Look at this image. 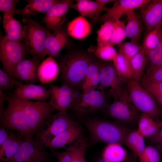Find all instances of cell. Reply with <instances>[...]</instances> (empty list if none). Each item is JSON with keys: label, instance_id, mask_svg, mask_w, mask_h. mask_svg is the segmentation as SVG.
Masks as SVG:
<instances>
[{"label": "cell", "instance_id": "obj_1", "mask_svg": "<svg viewBox=\"0 0 162 162\" xmlns=\"http://www.w3.org/2000/svg\"><path fill=\"white\" fill-rule=\"evenodd\" d=\"M57 57L62 83L78 91L81 89L88 67L98 59L92 53L78 51L68 52Z\"/></svg>", "mask_w": 162, "mask_h": 162}, {"label": "cell", "instance_id": "obj_2", "mask_svg": "<svg viewBox=\"0 0 162 162\" xmlns=\"http://www.w3.org/2000/svg\"><path fill=\"white\" fill-rule=\"evenodd\" d=\"M84 124L93 142L107 144H124L126 135L130 130L117 122L98 118L88 120Z\"/></svg>", "mask_w": 162, "mask_h": 162}, {"label": "cell", "instance_id": "obj_3", "mask_svg": "<svg viewBox=\"0 0 162 162\" xmlns=\"http://www.w3.org/2000/svg\"><path fill=\"white\" fill-rule=\"evenodd\" d=\"M22 22L26 27V33L21 42L25 50L32 56L44 60L46 42L50 32L30 17L23 18Z\"/></svg>", "mask_w": 162, "mask_h": 162}, {"label": "cell", "instance_id": "obj_4", "mask_svg": "<svg viewBox=\"0 0 162 162\" xmlns=\"http://www.w3.org/2000/svg\"><path fill=\"white\" fill-rule=\"evenodd\" d=\"M7 105L0 118L1 126L22 134L24 138H32L27 124L22 99L12 93L8 96Z\"/></svg>", "mask_w": 162, "mask_h": 162}, {"label": "cell", "instance_id": "obj_5", "mask_svg": "<svg viewBox=\"0 0 162 162\" xmlns=\"http://www.w3.org/2000/svg\"><path fill=\"white\" fill-rule=\"evenodd\" d=\"M127 91L130 101L137 110L153 119L158 117L159 111L154 98L139 82L132 80L128 81Z\"/></svg>", "mask_w": 162, "mask_h": 162}, {"label": "cell", "instance_id": "obj_6", "mask_svg": "<svg viewBox=\"0 0 162 162\" xmlns=\"http://www.w3.org/2000/svg\"><path fill=\"white\" fill-rule=\"evenodd\" d=\"M106 109L110 117L126 127L138 123L141 115L130 101L127 89L124 88Z\"/></svg>", "mask_w": 162, "mask_h": 162}, {"label": "cell", "instance_id": "obj_7", "mask_svg": "<svg viewBox=\"0 0 162 162\" xmlns=\"http://www.w3.org/2000/svg\"><path fill=\"white\" fill-rule=\"evenodd\" d=\"M104 91L95 90L80 94L69 109L78 117H81L100 110L106 109L109 104Z\"/></svg>", "mask_w": 162, "mask_h": 162}, {"label": "cell", "instance_id": "obj_8", "mask_svg": "<svg viewBox=\"0 0 162 162\" xmlns=\"http://www.w3.org/2000/svg\"><path fill=\"white\" fill-rule=\"evenodd\" d=\"M78 123L67 112L52 114L37 132V139L45 146L56 136Z\"/></svg>", "mask_w": 162, "mask_h": 162}, {"label": "cell", "instance_id": "obj_9", "mask_svg": "<svg viewBox=\"0 0 162 162\" xmlns=\"http://www.w3.org/2000/svg\"><path fill=\"white\" fill-rule=\"evenodd\" d=\"M23 108L27 125L33 135L55 110L49 101L39 102L24 99Z\"/></svg>", "mask_w": 162, "mask_h": 162}, {"label": "cell", "instance_id": "obj_10", "mask_svg": "<svg viewBox=\"0 0 162 162\" xmlns=\"http://www.w3.org/2000/svg\"><path fill=\"white\" fill-rule=\"evenodd\" d=\"M27 53L21 42L10 40L1 33L0 60L3 69L10 76L14 77L15 68Z\"/></svg>", "mask_w": 162, "mask_h": 162}, {"label": "cell", "instance_id": "obj_11", "mask_svg": "<svg viewBox=\"0 0 162 162\" xmlns=\"http://www.w3.org/2000/svg\"><path fill=\"white\" fill-rule=\"evenodd\" d=\"M44 145L32 138H24L16 154L7 162H47L49 156Z\"/></svg>", "mask_w": 162, "mask_h": 162}, {"label": "cell", "instance_id": "obj_12", "mask_svg": "<svg viewBox=\"0 0 162 162\" xmlns=\"http://www.w3.org/2000/svg\"><path fill=\"white\" fill-rule=\"evenodd\" d=\"M48 89L49 101L55 110L58 111L67 112L80 94L78 90L65 83L61 86L50 84Z\"/></svg>", "mask_w": 162, "mask_h": 162}, {"label": "cell", "instance_id": "obj_13", "mask_svg": "<svg viewBox=\"0 0 162 162\" xmlns=\"http://www.w3.org/2000/svg\"><path fill=\"white\" fill-rule=\"evenodd\" d=\"M100 80L97 89L105 91L108 88L107 94L114 99L117 98L123 88L119 80L112 61H102L100 69Z\"/></svg>", "mask_w": 162, "mask_h": 162}, {"label": "cell", "instance_id": "obj_14", "mask_svg": "<svg viewBox=\"0 0 162 162\" xmlns=\"http://www.w3.org/2000/svg\"><path fill=\"white\" fill-rule=\"evenodd\" d=\"M150 0H116L112 6L104 14L99 16L96 21L104 22L107 21L115 22L129 12L140 8Z\"/></svg>", "mask_w": 162, "mask_h": 162}, {"label": "cell", "instance_id": "obj_15", "mask_svg": "<svg viewBox=\"0 0 162 162\" xmlns=\"http://www.w3.org/2000/svg\"><path fill=\"white\" fill-rule=\"evenodd\" d=\"M72 0H59L49 9L42 21L50 32L55 31L63 25L65 15L73 3Z\"/></svg>", "mask_w": 162, "mask_h": 162}, {"label": "cell", "instance_id": "obj_16", "mask_svg": "<svg viewBox=\"0 0 162 162\" xmlns=\"http://www.w3.org/2000/svg\"><path fill=\"white\" fill-rule=\"evenodd\" d=\"M40 60L34 56L31 59H23L15 68L14 77L25 84H34L39 82L38 71L40 64Z\"/></svg>", "mask_w": 162, "mask_h": 162}, {"label": "cell", "instance_id": "obj_17", "mask_svg": "<svg viewBox=\"0 0 162 162\" xmlns=\"http://www.w3.org/2000/svg\"><path fill=\"white\" fill-rule=\"evenodd\" d=\"M140 12L147 34L162 22V0H150Z\"/></svg>", "mask_w": 162, "mask_h": 162}, {"label": "cell", "instance_id": "obj_18", "mask_svg": "<svg viewBox=\"0 0 162 162\" xmlns=\"http://www.w3.org/2000/svg\"><path fill=\"white\" fill-rule=\"evenodd\" d=\"M69 42L68 35L63 25L52 33L50 32L46 44V55L52 57L59 56L62 50L67 47Z\"/></svg>", "mask_w": 162, "mask_h": 162}, {"label": "cell", "instance_id": "obj_19", "mask_svg": "<svg viewBox=\"0 0 162 162\" xmlns=\"http://www.w3.org/2000/svg\"><path fill=\"white\" fill-rule=\"evenodd\" d=\"M14 93L22 98L39 102L46 101L50 98L49 91L45 87L34 84L23 83L20 81Z\"/></svg>", "mask_w": 162, "mask_h": 162}, {"label": "cell", "instance_id": "obj_20", "mask_svg": "<svg viewBox=\"0 0 162 162\" xmlns=\"http://www.w3.org/2000/svg\"><path fill=\"white\" fill-rule=\"evenodd\" d=\"M3 26L5 37L13 41L21 42L26 33V28L20 21L16 19L14 15L4 13Z\"/></svg>", "mask_w": 162, "mask_h": 162}, {"label": "cell", "instance_id": "obj_21", "mask_svg": "<svg viewBox=\"0 0 162 162\" xmlns=\"http://www.w3.org/2000/svg\"><path fill=\"white\" fill-rule=\"evenodd\" d=\"M24 135L21 133L9 132L4 143L0 146V161H8L17 152L24 139Z\"/></svg>", "mask_w": 162, "mask_h": 162}, {"label": "cell", "instance_id": "obj_22", "mask_svg": "<svg viewBox=\"0 0 162 162\" xmlns=\"http://www.w3.org/2000/svg\"><path fill=\"white\" fill-rule=\"evenodd\" d=\"M82 132L80 126L77 123L56 136L44 146L52 150L64 148L66 144L76 140Z\"/></svg>", "mask_w": 162, "mask_h": 162}, {"label": "cell", "instance_id": "obj_23", "mask_svg": "<svg viewBox=\"0 0 162 162\" xmlns=\"http://www.w3.org/2000/svg\"><path fill=\"white\" fill-rule=\"evenodd\" d=\"M59 73L60 69L57 62L50 56L44 60L40 64L38 71L39 82L43 84L55 80Z\"/></svg>", "mask_w": 162, "mask_h": 162}, {"label": "cell", "instance_id": "obj_24", "mask_svg": "<svg viewBox=\"0 0 162 162\" xmlns=\"http://www.w3.org/2000/svg\"><path fill=\"white\" fill-rule=\"evenodd\" d=\"M102 61L98 59L92 63L88 67L81 88L82 93L98 89L100 83Z\"/></svg>", "mask_w": 162, "mask_h": 162}, {"label": "cell", "instance_id": "obj_25", "mask_svg": "<svg viewBox=\"0 0 162 162\" xmlns=\"http://www.w3.org/2000/svg\"><path fill=\"white\" fill-rule=\"evenodd\" d=\"M59 0H27L26 6L20 10L19 15L30 17L40 13L46 14Z\"/></svg>", "mask_w": 162, "mask_h": 162}, {"label": "cell", "instance_id": "obj_26", "mask_svg": "<svg viewBox=\"0 0 162 162\" xmlns=\"http://www.w3.org/2000/svg\"><path fill=\"white\" fill-rule=\"evenodd\" d=\"M66 30L68 35L78 39L87 37L92 32L91 27L89 22L81 15L70 22Z\"/></svg>", "mask_w": 162, "mask_h": 162}, {"label": "cell", "instance_id": "obj_27", "mask_svg": "<svg viewBox=\"0 0 162 162\" xmlns=\"http://www.w3.org/2000/svg\"><path fill=\"white\" fill-rule=\"evenodd\" d=\"M71 8L76 10L81 16L92 18L95 21L101 11H105L95 1L90 0H76V3L71 5Z\"/></svg>", "mask_w": 162, "mask_h": 162}, {"label": "cell", "instance_id": "obj_28", "mask_svg": "<svg viewBox=\"0 0 162 162\" xmlns=\"http://www.w3.org/2000/svg\"><path fill=\"white\" fill-rule=\"evenodd\" d=\"M162 127V124L154 121L146 115L141 114L137 130L144 138H151L155 135Z\"/></svg>", "mask_w": 162, "mask_h": 162}, {"label": "cell", "instance_id": "obj_29", "mask_svg": "<svg viewBox=\"0 0 162 162\" xmlns=\"http://www.w3.org/2000/svg\"><path fill=\"white\" fill-rule=\"evenodd\" d=\"M127 22L125 25L126 37L130 40L137 42L142 30V26L139 16L135 10L126 14Z\"/></svg>", "mask_w": 162, "mask_h": 162}, {"label": "cell", "instance_id": "obj_30", "mask_svg": "<svg viewBox=\"0 0 162 162\" xmlns=\"http://www.w3.org/2000/svg\"><path fill=\"white\" fill-rule=\"evenodd\" d=\"M147 61L145 53L142 48L130 62L131 80L139 83L142 78L143 71Z\"/></svg>", "mask_w": 162, "mask_h": 162}, {"label": "cell", "instance_id": "obj_31", "mask_svg": "<svg viewBox=\"0 0 162 162\" xmlns=\"http://www.w3.org/2000/svg\"><path fill=\"white\" fill-rule=\"evenodd\" d=\"M112 62L118 79L122 83L131 80L130 62L121 52H118Z\"/></svg>", "mask_w": 162, "mask_h": 162}, {"label": "cell", "instance_id": "obj_32", "mask_svg": "<svg viewBox=\"0 0 162 162\" xmlns=\"http://www.w3.org/2000/svg\"><path fill=\"white\" fill-rule=\"evenodd\" d=\"M124 144L139 157L143 152L145 146L144 137L136 130H130L126 135Z\"/></svg>", "mask_w": 162, "mask_h": 162}, {"label": "cell", "instance_id": "obj_33", "mask_svg": "<svg viewBox=\"0 0 162 162\" xmlns=\"http://www.w3.org/2000/svg\"><path fill=\"white\" fill-rule=\"evenodd\" d=\"M127 155L126 151L122 144L115 143L107 144L102 157L111 162H123Z\"/></svg>", "mask_w": 162, "mask_h": 162}, {"label": "cell", "instance_id": "obj_34", "mask_svg": "<svg viewBox=\"0 0 162 162\" xmlns=\"http://www.w3.org/2000/svg\"><path fill=\"white\" fill-rule=\"evenodd\" d=\"M162 22L160 23L146 34L142 46L145 53L154 49L160 41L162 37Z\"/></svg>", "mask_w": 162, "mask_h": 162}, {"label": "cell", "instance_id": "obj_35", "mask_svg": "<svg viewBox=\"0 0 162 162\" xmlns=\"http://www.w3.org/2000/svg\"><path fill=\"white\" fill-rule=\"evenodd\" d=\"M92 49L90 52L98 59L103 61H113L118 53L113 46L109 44L97 46Z\"/></svg>", "mask_w": 162, "mask_h": 162}, {"label": "cell", "instance_id": "obj_36", "mask_svg": "<svg viewBox=\"0 0 162 162\" xmlns=\"http://www.w3.org/2000/svg\"><path fill=\"white\" fill-rule=\"evenodd\" d=\"M114 22L106 21L100 26L97 32V46L109 44L113 28Z\"/></svg>", "mask_w": 162, "mask_h": 162}, {"label": "cell", "instance_id": "obj_37", "mask_svg": "<svg viewBox=\"0 0 162 162\" xmlns=\"http://www.w3.org/2000/svg\"><path fill=\"white\" fill-rule=\"evenodd\" d=\"M125 25L120 20L114 22L111 37L109 44L113 46L118 45L126 38Z\"/></svg>", "mask_w": 162, "mask_h": 162}, {"label": "cell", "instance_id": "obj_38", "mask_svg": "<svg viewBox=\"0 0 162 162\" xmlns=\"http://www.w3.org/2000/svg\"><path fill=\"white\" fill-rule=\"evenodd\" d=\"M119 51L121 52L130 62L131 59L142 49V46L137 42L130 40L122 42L118 45Z\"/></svg>", "mask_w": 162, "mask_h": 162}, {"label": "cell", "instance_id": "obj_39", "mask_svg": "<svg viewBox=\"0 0 162 162\" xmlns=\"http://www.w3.org/2000/svg\"><path fill=\"white\" fill-rule=\"evenodd\" d=\"M149 68H154L162 66V37L155 48L145 53Z\"/></svg>", "mask_w": 162, "mask_h": 162}, {"label": "cell", "instance_id": "obj_40", "mask_svg": "<svg viewBox=\"0 0 162 162\" xmlns=\"http://www.w3.org/2000/svg\"><path fill=\"white\" fill-rule=\"evenodd\" d=\"M76 140L77 146L76 153L74 157L67 162H87L85 154L88 146V142L82 132Z\"/></svg>", "mask_w": 162, "mask_h": 162}, {"label": "cell", "instance_id": "obj_41", "mask_svg": "<svg viewBox=\"0 0 162 162\" xmlns=\"http://www.w3.org/2000/svg\"><path fill=\"white\" fill-rule=\"evenodd\" d=\"M19 81L10 76L4 69L0 68V90L3 92L15 88Z\"/></svg>", "mask_w": 162, "mask_h": 162}, {"label": "cell", "instance_id": "obj_42", "mask_svg": "<svg viewBox=\"0 0 162 162\" xmlns=\"http://www.w3.org/2000/svg\"><path fill=\"white\" fill-rule=\"evenodd\" d=\"M138 157L139 162H160L159 152L152 146H146L143 152Z\"/></svg>", "mask_w": 162, "mask_h": 162}, {"label": "cell", "instance_id": "obj_43", "mask_svg": "<svg viewBox=\"0 0 162 162\" xmlns=\"http://www.w3.org/2000/svg\"><path fill=\"white\" fill-rule=\"evenodd\" d=\"M19 0H0V11L14 15H19L20 9L15 7L20 2Z\"/></svg>", "mask_w": 162, "mask_h": 162}, {"label": "cell", "instance_id": "obj_44", "mask_svg": "<svg viewBox=\"0 0 162 162\" xmlns=\"http://www.w3.org/2000/svg\"><path fill=\"white\" fill-rule=\"evenodd\" d=\"M143 81L149 82H162V66L154 68H149Z\"/></svg>", "mask_w": 162, "mask_h": 162}, {"label": "cell", "instance_id": "obj_45", "mask_svg": "<svg viewBox=\"0 0 162 162\" xmlns=\"http://www.w3.org/2000/svg\"><path fill=\"white\" fill-rule=\"evenodd\" d=\"M145 88L147 91L153 90L162 93V82H149L143 81Z\"/></svg>", "mask_w": 162, "mask_h": 162}, {"label": "cell", "instance_id": "obj_46", "mask_svg": "<svg viewBox=\"0 0 162 162\" xmlns=\"http://www.w3.org/2000/svg\"><path fill=\"white\" fill-rule=\"evenodd\" d=\"M8 98L4 92L0 90V118L2 116L5 108L4 107L5 101L7 100Z\"/></svg>", "mask_w": 162, "mask_h": 162}, {"label": "cell", "instance_id": "obj_47", "mask_svg": "<svg viewBox=\"0 0 162 162\" xmlns=\"http://www.w3.org/2000/svg\"><path fill=\"white\" fill-rule=\"evenodd\" d=\"M8 130L2 126L0 128V146L5 141L9 134Z\"/></svg>", "mask_w": 162, "mask_h": 162}, {"label": "cell", "instance_id": "obj_48", "mask_svg": "<svg viewBox=\"0 0 162 162\" xmlns=\"http://www.w3.org/2000/svg\"><path fill=\"white\" fill-rule=\"evenodd\" d=\"M150 138L151 141L153 143L162 144V127L155 135Z\"/></svg>", "mask_w": 162, "mask_h": 162}, {"label": "cell", "instance_id": "obj_49", "mask_svg": "<svg viewBox=\"0 0 162 162\" xmlns=\"http://www.w3.org/2000/svg\"><path fill=\"white\" fill-rule=\"evenodd\" d=\"M148 91L152 94L155 100H156L159 104L162 106V93L153 90Z\"/></svg>", "mask_w": 162, "mask_h": 162}, {"label": "cell", "instance_id": "obj_50", "mask_svg": "<svg viewBox=\"0 0 162 162\" xmlns=\"http://www.w3.org/2000/svg\"><path fill=\"white\" fill-rule=\"evenodd\" d=\"M98 4L101 8L104 9L106 12L109 9L105 7L107 4L112 2H115L116 0H96L95 1Z\"/></svg>", "mask_w": 162, "mask_h": 162}, {"label": "cell", "instance_id": "obj_51", "mask_svg": "<svg viewBox=\"0 0 162 162\" xmlns=\"http://www.w3.org/2000/svg\"><path fill=\"white\" fill-rule=\"evenodd\" d=\"M96 162H111L103 157L99 159Z\"/></svg>", "mask_w": 162, "mask_h": 162}, {"label": "cell", "instance_id": "obj_52", "mask_svg": "<svg viewBox=\"0 0 162 162\" xmlns=\"http://www.w3.org/2000/svg\"><path fill=\"white\" fill-rule=\"evenodd\" d=\"M161 116H162V112H161Z\"/></svg>", "mask_w": 162, "mask_h": 162}]
</instances>
